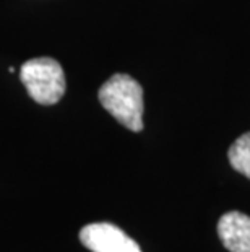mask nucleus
<instances>
[{
  "mask_svg": "<svg viewBox=\"0 0 250 252\" xmlns=\"http://www.w3.org/2000/svg\"><path fill=\"white\" fill-rule=\"evenodd\" d=\"M218 236L231 252H250V217L241 212L224 213L218 221Z\"/></svg>",
  "mask_w": 250,
  "mask_h": 252,
  "instance_id": "nucleus-4",
  "label": "nucleus"
},
{
  "mask_svg": "<svg viewBox=\"0 0 250 252\" xmlns=\"http://www.w3.org/2000/svg\"><path fill=\"white\" fill-rule=\"evenodd\" d=\"M80 241L91 252H141L129 234L112 223H91L80 231Z\"/></svg>",
  "mask_w": 250,
  "mask_h": 252,
  "instance_id": "nucleus-3",
  "label": "nucleus"
},
{
  "mask_svg": "<svg viewBox=\"0 0 250 252\" xmlns=\"http://www.w3.org/2000/svg\"><path fill=\"white\" fill-rule=\"evenodd\" d=\"M227 158L237 173L250 179V132L244 133L231 145Z\"/></svg>",
  "mask_w": 250,
  "mask_h": 252,
  "instance_id": "nucleus-5",
  "label": "nucleus"
},
{
  "mask_svg": "<svg viewBox=\"0 0 250 252\" xmlns=\"http://www.w3.org/2000/svg\"><path fill=\"white\" fill-rule=\"evenodd\" d=\"M101 106L132 132L143 128V88L130 75H112L98 93Z\"/></svg>",
  "mask_w": 250,
  "mask_h": 252,
  "instance_id": "nucleus-1",
  "label": "nucleus"
},
{
  "mask_svg": "<svg viewBox=\"0 0 250 252\" xmlns=\"http://www.w3.org/2000/svg\"><path fill=\"white\" fill-rule=\"evenodd\" d=\"M20 78L31 98L39 104H56L65 94V73L60 63L51 57H38L25 62L20 68Z\"/></svg>",
  "mask_w": 250,
  "mask_h": 252,
  "instance_id": "nucleus-2",
  "label": "nucleus"
}]
</instances>
